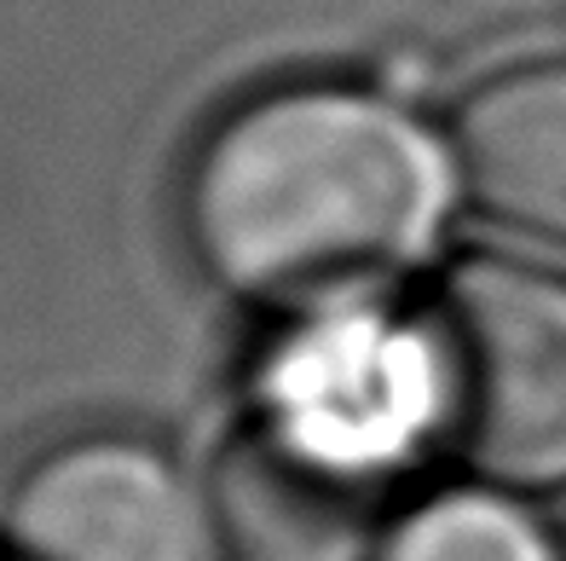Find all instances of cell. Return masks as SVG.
I'll return each instance as SVG.
<instances>
[{"label":"cell","mask_w":566,"mask_h":561,"mask_svg":"<svg viewBox=\"0 0 566 561\" xmlns=\"http://www.w3.org/2000/svg\"><path fill=\"white\" fill-rule=\"evenodd\" d=\"M446 197L440 145L388 93L283 82L202 127L179 168V238L238 308L324 324L422 267Z\"/></svg>","instance_id":"1"},{"label":"cell","mask_w":566,"mask_h":561,"mask_svg":"<svg viewBox=\"0 0 566 561\" xmlns=\"http://www.w3.org/2000/svg\"><path fill=\"white\" fill-rule=\"evenodd\" d=\"M410 399L457 469L497 492H566V272L462 254L405 324Z\"/></svg>","instance_id":"2"},{"label":"cell","mask_w":566,"mask_h":561,"mask_svg":"<svg viewBox=\"0 0 566 561\" xmlns=\"http://www.w3.org/2000/svg\"><path fill=\"white\" fill-rule=\"evenodd\" d=\"M202 498L220 561H381L405 469L376 417L277 394L220 440Z\"/></svg>","instance_id":"3"},{"label":"cell","mask_w":566,"mask_h":561,"mask_svg":"<svg viewBox=\"0 0 566 561\" xmlns=\"http://www.w3.org/2000/svg\"><path fill=\"white\" fill-rule=\"evenodd\" d=\"M209 498L163 446L116 428L35 451L0 503L18 561H209Z\"/></svg>","instance_id":"4"},{"label":"cell","mask_w":566,"mask_h":561,"mask_svg":"<svg viewBox=\"0 0 566 561\" xmlns=\"http://www.w3.org/2000/svg\"><path fill=\"white\" fill-rule=\"evenodd\" d=\"M451 168L492 226L566 249V59L503 64L462 93Z\"/></svg>","instance_id":"5"},{"label":"cell","mask_w":566,"mask_h":561,"mask_svg":"<svg viewBox=\"0 0 566 561\" xmlns=\"http://www.w3.org/2000/svg\"><path fill=\"white\" fill-rule=\"evenodd\" d=\"M381 561H560V544L514 492L457 487L410 509Z\"/></svg>","instance_id":"6"},{"label":"cell","mask_w":566,"mask_h":561,"mask_svg":"<svg viewBox=\"0 0 566 561\" xmlns=\"http://www.w3.org/2000/svg\"><path fill=\"white\" fill-rule=\"evenodd\" d=\"M0 561H18V555H12V550H0Z\"/></svg>","instance_id":"7"}]
</instances>
